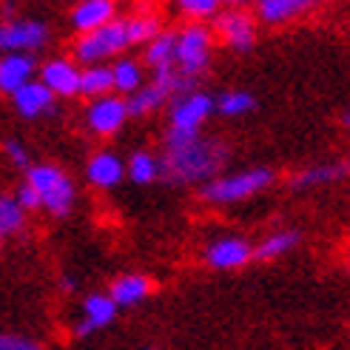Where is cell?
I'll use <instances>...</instances> for the list:
<instances>
[{
  "mask_svg": "<svg viewBox=\"0 0 350 350\" xmlns=\"http://www.w3.org/2000/svg\"><path fill=\"white\" fill-rule=\"evenodd\" d=\"M231 160V146L222 137L205 134H168L163 137L160 180L171 188H200Z\"/></svg>",
  "mask_w": 350,
  "mask_h": 350,
  "instance_id": "obj_1",
  "label": "cell"
},
{
  "mask_svg": "<svg viewBox=\"0 0 350 350\" xmlns=\"http://www.w3.org/2000/svg\"><path fill=\"white\" fill-rule=\"evenodd\" d=\"M273 183H276L273 168L254 165V168H242L234 174H217L214 180L200 185L197 197H200V202L211 205V208H225V205H237V202L265 194Z\"/></svg>",
  "mask_w": 350,
  "mask_h": 350,
  "instance_id": "obj_2",
  "label": "cell"
},
{
  "mask_svg": "<svg viewBox=\"0 0 350 350\" xmlns=\"http://www.w3.org/2000/svg\"><path fill=\"white\" fill-rule=\"evenodd\" d=\"M23 183L34 191V197L40 202V211H46L49 217H57V219L72 217L75 205H77V185L60 165L31 163L26 168Z\"/></svg>",
  "mask_w": 350,
  "mask_h": 350,
  "instance_id": "obj_3",
  "label": "cell"
},
{
  "mask_svg": "<svg viewBox=\"0 0 350 350\" xmlns=\"http://www.w3.org/2000/svg\"><path fill=\"white\" fill-rule=\"evenodd\" d=\"M214 31L208 23H185L174 29V72L197 83L214 63Z\"/></svg>",
  "mask_w": 350,
  "mask_h": 350,
  "instance_id": "obj_4",
  "label": "cell"
},
{
  "mask_svg": "<svg viewBox=\"0 0 350 350\" xmlns=\"http://www.w3.org/2000/svg\"><path fill=\"white\" fill-rule=\"evenodd\" d=\"M131 43L126 38L122 21H111L109 26L94 29L89 34H77L72 43V60L77 66H100V63H114L122 57V51H129Z\"/></svg>",
  "mask_w": 350,
  "mask_h": 350,
  "instance_id": "obj_5",
  "label": "cell"
},
{
  "mask_svg": "<svg viewBox=\"0 0 350 350\" xmlns=\"http://www.w3.org/2000/svg\"><path fill=\"white\" fill-rule=\"evenodd\" d=\"M214 117V94L191 89L168 103V134H202V126Z\"/></svg>",
  "mask_w": 350,
  "mask_h": 350,
  "instance_id": "obj_6",
  "label": "cell"
},
{
  "mask_svg": "<svg viewBox=\"0 0 350 350\" xmlns=\"http://www.w3.org/2000/svg\"><path fill=\"white\" fill-rule=\"evenodd\" d=\"M51 40V29L38 17H6L0 21V55H34Z\"/></svg>",
  "mask_w": 350,
  "mask_h": 350,
  "instance_id": "obj_7",
  "label": "cell"
},
{
  "mask_svg": "<svg viewBox=\"0 0 350 350\" xmlns=\"http://www.w3.org/2000/svg\"><path fill=\"white\" fill-rule=\"evenodd\" d=\"M214 40L237 55H248L259 40V23L248 9H219L214 14Z\"/></svg>",
  "mask_w": 350,
  "mask_h": 350,
  "instance_id": "obj_8",
  "label": "cell"
},
{
  "mask_svg": "<svg viewBox=\"0 0 350 350\" xmlns=\"http://www.w3.org/2000/svg\"><path fill=\"white\" fill-rule=\"evenodd\" d=\"M129 106L126 97L120 94H109V97H97V100H85V111H83V122L94 137H117L129 122Z\"/></svg>",
  "mask_w": 350,
  "mask_h": 350,
  "instance_id": "obj_9",
  "label": "cell"
},
{
  "mask_svg": "<svg viewBox=\"0 0 350 350\" xmlns=\"http://www.w3.org/2000/svg\"><path fill=\"white\" fill-rule=\"evenodd\" d=\"M202 262L211 271H239L254 262V245L239 234H225L202 248Z\"/></svg>",
  "mask_w": 350,
  "mask_h": 350,
  "instance_id": "obj_10",
  "label": "cell"
},
{
  "mask_svg": "<svg viewBox=\"0 0 350 350\" xmlns=\"http://www.w3.org/2000/svg\"><path fill=\"white\" fill-rule=\"evenodd\" d=\"M80 68L72 57H49L38 66V80L57 100H72L80 97Z\"/></svg>",
  "mask_w": 350,
  "mask_h": 350,
  "instance_id": "obj_11",
  "label": "cell"
},
{
  "mask_svg": "<svg viewBox=\"0 0 350 350\" xmlns=\"http://www.w3.org/2000/svg\"><path fill=\"white\" fill-rule=\"evenodd\" d=\"M80 310H83L80 322L72 325V334L77 339H89L97 334V330H106L109 325H114L117 313H120L117 305L109 299V293H85Z\"/></svg>",
  "mask_w": 350,
  "mask_h": 350,
  "instance_id": "obj_12",
  "label": "cell"
},
{
  "mask_svg": "<svg viewBox=\"0 0 350 350\" xmlns=\"http://www.w3.org/2000/svg\"><path fill=\"white\" fill-rule=\"evenodd\" d=\"M325 0H254V17L256 23H265L271 29L291 26L293 21H299L302 14L310 9H317Z\"/></svg>",
  "mask_w": 350,
  "mask_h": 350,
  "instance_id": "obj_13",
  "label": "cell"
},
{
  "mask_svg": "<svg viewBox=\"0 0 350 350\" xmlns=\"http://www.w3.org/2000/svg\"><path fill=\"white\" fill-rule=\"evenodd\" d=\"M85 183L97 191H114L122 180H126V160L109 148L94 151L89 160H85Z\"/></svg>",
  "mask_w": 350,
  "mask_h": 350,
  "instance_id": "obj_14",
  "label": "cell"
},
{
  "mask_svg": "<svg viewBox=\"0 0 350 350\" xmlns=\"http://www.w3.org/2000/svg\"><path fill=\"white\" fill-rule=\"evenodd\" d=\"M12 106H14V111L21 114L23 120L34 122V120L51 117L57 111V97L51 94L38 77H34V80H29L23 85V89H17L12 94Z\"/></svg>",
  "mask_w": 350,
  "mask_h": 350,
  "instance_id": "obj_15",
  "label": "cell"
},
{
  "mask_svg": "<svg viewBox=\"0 0 350 350\" xmlns=\"http://www.w3.org/2000/svg\"><path fill=\"white\" fill-rule=\"evenodd\" d=\"M350 165L347 160H327V163H313L308 168H302L299 174L291 177V191H317V188H330V185H339L347 180Z\"/></svg>",
  "mask_w": 350,
  "mask_h": 350,
  "instance_id": "obj_16",
  "label": "cell"
},
{
  "mask_svg": "<svg viewBox=\"0 0 350 350\" xmlns=\"http://www.w3.org/2000/svg\"><path fill=\"white\" fill-rule=\"evenodd\" d=\"M117 17L120 14L114 0H77L68 12V26H72L75 34H89L94 29L109 26Z\"/></svg>",
  "mask_w": 350,
  "mask_h": 350,
  "instance_id": "obj_17",
  "label": "cell"
},
{
  "mask_svg": "<svg viewBox=\"0 0 350 350\" xmlns=\"http://www.w3.org/2000/svg\"><path fill=\"white\" fill-rule=\"evenodd\" d=\"M109 299L117 305V310L139 308L143 302L151 299L154 293V279L148 273H122L109 285Z\"/></svg>",
  "mask_w": 350,
  "mask_h": 350,
  "instance_id": "obj_18",
  "label": "cell"
},
{
  "mask_svg": "<svg viewBox=\"0 0 350 350\" xmlns=\"http://www.w3.org/2000/svg\"><path fill=\"white\" fill-rule=\"evenodd\" d=\"M34 77H38L34 55H0V94L12 97Z\"/></svg>",
  "mask_w": 350,
  "mask_h": 350,
  "instance_id": "obj_19",
  "label": "cell"
},
{
  "mask_svg": "<svg viewBox=\"0 0 350 350\" xmlns=\"http://www.w3.org/2000/svg\"><path fill=\"white\" fill-rule=\"evenodd\" d=\"M302 242V231L299 228H276L271 234H265L256 245H254V259L256 262H273V259H282L291 251L299 248Z\"/></svg>",
  "mask_w": 350,
  "mask_h": 350,
  "instance_id": "obj_20",
  "label": "cell"
},
{
  "mask_svg": "<svg viewBox=\"0 0 350 350\" xmlns=\"http://www.w3.org/2000/svg\"><path fill=\"white\" fill-rule=\"evenodd\" d=\"M120 21H122V29H126V38L131 46H146L154 34H160L165 29L160 12H154L148 6H139L137 12L120 17Z\"/></svg>",
  "mask_w": 350,
  "mask_h": 350,
  "instance_id": "obj_21",
  "label": "cell"
},
{
  "mask_svg": "<svg viewBox=\"0 0 350 350\" xmlns=\"http://www.w3.org/2000/svg\"><path fill=\"white\" fill-rule=\"evenodd\" d=\"M146 72L151 75H165V72H174V29H163L160 34L146 43L143 49V60Z\"/></svg>",
  "mask_w": 350,
  "mask_h": 350,
  "instance_id": "obj_22",
  "label": "cell"
},
{
  "mask_svg": "<svg viewBox=\"0 0 350 350\" xmlns=\"http://www.w3.org/2000/svg\"><path fill=\"white\" fill-rule=\"evenodd\" d=\"M111 66V83H114V94L120 97H131L139 85L146 83L148 72H146V66L139 63L137 57H129V55H122L117 57Z\"/></svg>",
  "mask_w": 350,
  "mask_h": 350,
  "instance_id": "obj_23",
  "label": "cell"
},
{
  "mask_svg": "<svg viewBox=\"0 0 350 350\" xmlns=\"http://www.w3.org/2000/svg\"><path fill=\"white\" fill-rule=\"evenodd\" d=\"M126 180L134 185H154L160 183V154L139 148L126 160Z\"/></svg>",
  "mask_w": 350,
  "mask_h": 350,
  "instance_id": "obj_24",
  "label": "cell"
},
{
  "mask_svg": "<svg viewBox=\"0 0 350 350\" xmlns=\"http://www.w3.org/2000/svg\"><path fill=\"white\" fill-rule=\"evenodd\" d=\"M109 94H114L111 66H109V63L83 66V68H80V97L97 100V97H109Z\"/></svg>",
  "mask_w": 350,
  "mask_h": 350,
  "instance_id": "obj_25",
  "label": "cell"
},
{
  "mask_svg": "<svg viewBox=\"0 0 350 350\" xmlns=\"http://www.w3.org/2000/svg\"><path fill=\"white\" fill-rule=\"evenodd\" d=\"M26 225H29V214L14 202L12 194L0 191V245L21 237L26 231Z\"/></svg>",
  "mask_w": 350,
  "mask_h": 350,
  "instance_id": "obj_26",
  "label": "cell"
},
{
  "mask_svg": "<svg viewBox=\"0 0 350 350\" xmlns=\"http://www.w3.org/2000/svg\"><path fill=\"white\" fill-rule=\"evenodd\" d=\"M256 109V97L245 89H228L214 97V114L225 120H239L245 114H251Z\"/></svg>",
  "mask_w": 350,
  "mask_h": 350,
  "instance_id": "obj_27",
  "label": "cell"
},
{
  "mask_svg": "<svg viewBox=\"0 0 350 350\" xmlns=\"http://www.w3.org/2000/svg\"><path fill=\"white\" fill-rule=\"evenodd\" d=\"M174 6H177L191 23H205L208 17H214L222 9L219 0H174Z\"/></svg>",
  "mask_w": 350,
  "mask_h": 350,
  "instance_id": "obj_28",
  "label": "cell"
},
{
  "mask_svg": "<svg viewBox=\"0 0 350 350\" xmlns=\"http://www.w3.org/2000/svg\"><path fill=\"white\" fill-rule=\"evenodd\" d=\"M3 154H6V160L21 171H26L31 165V151L26 148V143H21V139H6Z\"/></svg>",
  "mask_w": 350,
  "mask_h": 350,
  "instance_id": "obj_29",
  "label": "cell"
},
{
  "mask_svg": "<svg viewBox=\"0 0 350 350\" xmlns=\"http://www.w3.org/2000/svg\"><path fill=\"white\" fill-rule=\"evenodd\" d=\"M0 350H43V342L23 334H0Z\"/></svg>",
  "mask_w": 350,
  "mask_h": 350,
  "instance_id": "obj_30",
  "label": "cell"
},
{
  "mask_svg": "<svg viewBox=\"0 0 350 350\" xmlns=\"http://www.w3.org/2000/svg\"><path fill=\"white\" fill-rule=\"evenodd\" d=\"M12 197H14V202L21 205L26 214H34V211H40V202H38V197H34V191H31V188H29L26 183H21V185H17Z\"/></svg>",
  "mask_w": 350,
  "mask_h": 350,
  "instance_id": "obj_31",
  "label": "cell"
},
{
  "mask_svg": "<svg viewBox=\"0 0 350 350\" xmlns=\"http://www.w3.org/2000/svg\"><path fill=\"white\" fill-rule=\"evenodd\" d=\"M222 9H248L254 0H219Z\"/></svg>",
  "mask_w": 350,
  "mask_h": 350,
  "instance_id": "obj_32",
  "label": "cell"
},
{
  "mask_svg": "<svg viewBox=\"0 0 350 350\" xmlns=\"http://www.w3.org/2000/svg\"><path fill=\"white\" fill-rule=\"evenodd\" d=\"M63 291H77V279L75 276H63Z\"/></svg>",
  "mask_w": 350,
  "mask_h": 350,
  "instance_id": "obj_33",
  "label": "cell"
},
{
  "mask_svg": "<svg viewBox=\"0 0 350 350\" xmlns=\"http://www.w3.org/2000/svg\"><path fill=\"white\" fill-rule=\"evenodd\" d=\"M146 350H163V347H146Z\"/></svg>",
  "mask_w": 350,
  "mask_h": 350,
  "instance_id": "obj_34",
  "label": "cell"
},
{
  "mask_svg": "<svg viewBox=\"0 0 350 350\" xmlns=\"http://www.w3.org/2000/svg\"><path fill=\"white\" fill-rule=\"evenodd\" d=\"M114 3H117V0H114Z\"/></svg>",
  "mask_w": 350,
  "mask_h": 350,
  "instance_id": "obj_35",
  "label": "cell"
}]
</instances>
